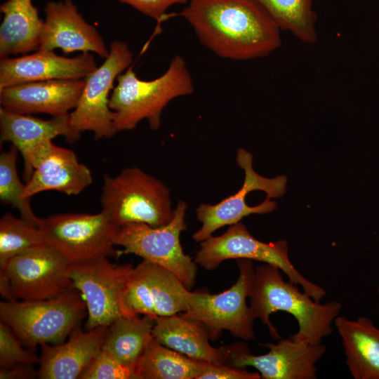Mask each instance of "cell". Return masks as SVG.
Wrapping results in <instances>:
<instances>
[{
    "mask_svg": "<svg viewBox=\"0 0 379 379\" xmlns=\"http://www.w3.org/2000/svg\"><path fill=\"white\" fill-rule=\"evenodd\" d=\"M248 298L255 318L267 327L272 338L279 340L281 337L270 317L282 311L293 316L298 322V331L291 336L312 345L321 343L324 338L333 333L332 324L342 308L337 300L324 304L314 300L302 293L297 284L285 281L277 267L266 263L255 269Z\"/></svg>",
    "mask_w": 379,
    "mask_h": 379,
    "instance_id": "cell-2",
    "label": "cell"
},
{
    "mask_svg": "<svg viewBox=\"0 0 379 379\" xmlns=\"http://www.w3.org/2000/svg\"><path fill=\"white\" fill-rule=\"evenodd\" d=\"M39 49L93 53L105 59L109 53L96 28L85 20L71 0L46 3Z\"/></svg>",
    "mask_w": 379,
    "mask_h": 379,
    "instance_id": "cell-16",
    "label": "cell"
},
{
    "mask_svg": "<svg viewBox=\"0 0 379 379\" xmlns=\"http://www.w3.org/2000/svg\"><path fill=\"white\" fill-rule=\"evenodd\" d=\"M86 315V303L75 288L51 299L0 303L1 321L32 350L63 343Z\"/></svg>",
    "mask_w": 379,
    "mask_h": 379,
    "instance_id": "cell-5",
    "label": "cell"
},
{
    "mask_svg": "<svg viewBox=\"0 0 379 379\" xmlns=\"http://www.w3.org/2000/svg\"><path fill=\"white\" fill-rule=\"evenodd\" d=\"M258 372H250L244 368H235L227 365L208 363L197 377V379H260Z\"/></svg>",
    "mask_w": 379,
    "mask_h": 379,
    "instance_id": "cell-33",
    "label": "cell"
},
{
    "mask_svg": "<svg viewBox=\"0 0 379 379\" xmlns=\"http://www.w3.org/2000/svg\"><path fill=\"white\" fill-rule=\"evenodd\" d=\"M79 379H137L133 370L101 350Z\"/></svg>",
    "mask_w": 379,
    "mask_h": 379,
    "instance_id": "cell-31",
    "label": "cell"
},
{
    "mask_svg": "<svg viewBox=\"0 0 379 379\" xmlns=\"http://www.w3.org/2000/svg\"><path fill=\"white\" fill-rule=\"evenodd\" d=\"M190 290L168 270L142 260L130 273L121 297L123 316L154 319L185 312Z\"/></svg>",
    "mask_w": 379,
    "mask_h": 379,
    "instance_id": "cell-12",
    "label": "cell"
},
{
    "mask_svg": "<svg viewBox=\"0 0 379 379\" xmlns=\"http://www.w3.org/2000/svg\"><path fill=\"white\" fill-rule=\"evenodd\" d=\"M154 324V319L148 315L122 316L108 326L102 350L135 373L153 338Z\"/></svg>",
    "mask_w": 379,
    "mask_h": 379,
    "instance_id": "cell-24",
    "label": "cell"
},
{
    "mask_svg": "<svg viewBox=\"0 0 379 379\" xmlns=\"http://www.w3.org/2000/svg\"><path fill=\"white\" fill-rule=\"evenodd\" d=\"M107 257L71 264V277L86 306L87 330L109 326L123 316L121 297L133 267L116 265Z\"/></svg>",
    "mask_w": 379,
    "mask_h": 379,
    "instance_id": "cell-14",
    "label": "cell"
},
{
    "mask_svg": "<svg viewBox=\"0 0 379 379\" xmlns=\"http://www.w3.org/2000/svg\"><path fill=\"white\" fill-rule=\"evenodd\" d=\"M237 163L244 171L241 187L216 204H201L196 209L201 227L192 239L201 242L222 227L232 225L251 214H265L277 208L272 198L282 197L286 191L287 178L278 175L269 178L259 175L253 168V155L245 149H239Z\"/></svg>",
    "mask_w": 379,
    "mask_h": 379,
    "instance_id": "cell-6",
    "label": "cell"
},
{
    "mask_svg": "<svg viewBox=\"0 0 379 379\" xmlns=\"http://www.w3.org/2000/svg\"><path fill=\"white\" fill-rule=\"evenodd\" d=\"M259 345L268 348L269 352L254 355L242 342L228 345L227 365L239 368L252 366L263 379H315L316 364L326 352L321 343L309 344L291 336L280 338L277 343L266 342Z\"/></svg>",
    "mask_w": 379,
    "mask_h": 379,
    "instance_id": "cell-15",
    "label": "cell"
},
{
    "mask_svg": "<svg viewBox=\"0 0 379 379\" xmlns=\"http://www.w3.org/2000/svg\"><path fill=\"white\" fill-rule=\"evenodd\" d=\"M69 114L42 119L1 107V143L11 142L22 155L35 145L58 136H63L73 142L80 138L81 133L72 128Z\"/></svg>",
    "mask_w": 379,
    "mask_h": 379,
    "instance_id": "cell-22",
    "label": "cell"
},
{
    "mask_svg": "<svg viewBox=\"0 0 379 379\" xmlns=\"http://www.w3.org/2000/svg\"><path fill=\"white\" fill-rule=\"evenodd\" d=\"M208 364L168 348L153 336L136 365L135 373L137 379H197Z\"/></svg>",
    "mask_w": 379,
    "mask_h": 379,
    "instance_id": "cell-25",
    "label": "cell"
},
{
    "mask_svg": "<svg viewBox=\"0 0 379 379\" xmlns=\"http://www.w3.org/2000/svg\"><path fill=\"white\" fill-rule=\"evenodd\" d=\"M100 204L118 228L129 223L161 227L175 213L169 188L137 166L126 167L114 176L104 174Z\"/></svg>",
    "mask_w": 379,
    "mask_h": 379,
    "instance_id": "cell-4",
    "label": "cell"
},
{
    "mask_svg": "<svg viewBox=\"0 0 379 379\" xmlns=\"http://www.w3.org/2000/svg\"><path fill=\"white\" fill-rule=\"evenodd\" d=\"M18 150L11 145L0 154V200L17 209L20 217L30 224L40 227L42 218L37 217L31 205L32 198L23 196L25 184L19 178L17 171Z\"/></svg>",
    "mask_w": 379,
    "mask_h": 379,
    "instance_id": "cell-29",
    "label": "cell"
},
{
    "mask_svg": "<svg viewBox=\"0 0 379 379\" xmlns=\"http://www.w3.org/2000/svg\"><path fill=\"white\" fill-rule=\"evenodd\" d=\"M194 260L206 270H214L226 260L248 259L277 267L289 281L302 287L312 299L320 302L326 295L320 286L301 274L288 258L286 240L265 243L255 239L241 221L230 225L222 234L211 235L200 242Z\"/></svg>",
    "mask_w": 379,
    "mask_h": 379,
    "instance_id": "cell-7",
    "label": "cell"
},
{
    "mask_svg": "<svg viewBox=\"0 0 379 379\" xmlns=\"http://www.w3.org/2000/svg\"><path fill=\"white\" fill-rule=\"evenodd\" d=\"M41 230L6 213L0 220V267L11 258L46 246Z\"/></svg>",
    "mask_w": 379,
    "mask_h": 379,
    "instance_id": "cell-28",
    "label": "cell"
},
{
    "mask_svg": "<svg viewBox=\"0 0 379 379\" xmlns=\"http://www.w3.org/2000/svg\"><path fill=\"white\" fill-rule=\"evenodd\" d=\"M181 15L220 58H262L281 43L280 28L256 0H188Z\"/></svg>",
    "mask_w": 379,
    "mask_h": 379,
    "instance_id": "cell-1",
    "label": "cell"
},
{
    "mask_svg": "<svg viewBox=\"0 0 379 379\" xmlns=\"http://www.w3.org/2000/svg\"><path fill=\"white\" fill-rule=\"evenodd\" d=\"M39 376L33 365L18 364L0 368V379H32Z\"/></svg>",
    "mask_w": 379,
    "mask_h": 379,
    "instance_id": "cell-34",
    "label": "cell"
},
{
    "mask_svg": "<svg viewBox=\"0 0 379 379\" xmlns=\"http://www.w3.org/2000/svg\"><path fill=\"white\" fill-rule=\"evenodd\" d=\"M84 85L85 79L15 84L0 90V104L1 107L19 114L66 115L76 107Z\"/></svg>",
    "mask_w": 379,
    "mask_h": 379,
    "instance_id": "cell-18",
    "label": "cell"
},
{
    "mask_svg": "<svg viewBox=\"0 0 379 379\" xmlns=\"http://www.w3.org/2000/svg\"><path fill=\"white\" fill-rule=\"evenodd\" d=\"M128 4L142 14L157 20L159 23L166 18V11L175 4H185L188 0H117Z\"/></svg>",
    "mask_w": 379,
    "mask_h": 379,
    "instance_id": "cell-32",
    "label": "cell"
},
{
    "mask_svg": "<svg viewBox=\"0 0 379 379\" xmlns=\"http://www.w3.org/2000/svg\"><path fill=\"white\" fill-rule=\"evenodd\" d=\"M256 1L281 30L289 31L303 43H315L317 14L313 9V0Z\"/></svg>",
    "mask_w": 379,
    "mask_h": 379,
    "instance_id": "cell-26",
    "label": "cell"
},
{
    "mask_svg": "<svg viewBox=\"0 0 379 379\" xmlns=\"http://www.w3.org/2000/svg\"><path fill=\"white\" fill-rule=\"evenodd\" d=\"M25 345L11 327L0 321V367L9 368L18 364L34 365L39 363L32 349Z\"/></svg>",
    "mask_w": 379,
    "mask_h": 379,
    "instance_id": "cell-30",
    "label": "cell"
},
{
    "mask_svg": "<svg viewBox=\"0 0 379 379\" xmlns=\"http://www.w3.org/2000/svg\"><path fill=\"white\" fill-rule=\"evenodd\" d=\"M0 269L16 300L51 299L75 288L71 264L47 245L11 258Z\"/></svg>",
    "mask_w": 379,
    "mask_h": 379,
    "instance_id": "cell-13",
    "label": "cell"
},
{
    "mask_svg": "<svg viewBox=\"0 0 379 379\" xmlns=\"http://www.w3.org/2000/svg\"><path fill=\"white\" fill-rule=\"evenodd\" d=\"M97 68L92 53L67 58L53 51L38 49L31 54L1 59L0 90L25 82L85 79Z\"/></svg>",
    "mask_w": 379,
    "mask_h": 379,
    "instance_id": "cell-17",
    "label": "cell"
},
{
    "mask_svg": "<svg viewBox=\"0 0 379 379\" xmlns=\"http://www.w3.org/2000/svg\"><path fill=\"white\" fill-rule=\"evenodd\" d=\"M154 338L163 345L201 361L227 365L229 347H213L210 334L197 321L180 314L154 319Z\"/></svg>",
    "mask_w": 379,
    "mask_h": 379,
    "instance_id": "cell-20",
    "label": "cell"
},
{
    "mask_svg": "<svg viewBox=\"0 0 379 379\" xmlns=\"http://www.w3.org/2000/svg\"><path fill=\"white\" fill-rule=\"evenodd\" d=\"M344 348L346 364L355 379H379V328L364 317L338 316L333 322Z\"/></svg>",
    "mask_w": 379,
    "mask_h": 379,
    "instance_id": "cell-21",
    "label": "cell"
},
{
    "mask_svg": "<svg viewBox=\"0 0 379 379\" xmlns=\"http://www.w3.org/2000/svg\"><path fill=\"white\" fill-rule=\"evenodd\" d=\"M92 182L91 171L78 161L49 174L33 172L25 183L23 196L32 198L36 194L50 190L67 195H77L91 185Z\"/></svg>",
    "mask_w": 379,
    "mask_h": 379,
    "instance_id": "cell-27",
    "label": "cell"
},
{
    "mask_svg": "<svg viewBox=\"0 0 379 379\" xmlns=\"http://www.w3.org/2000/svg\"><path fill=\"white\" fill-rule=\"evenodd\" d=\"M110 98L109 107L114 113V124L117 131L134 129L143 119L156 131L161 124L164 109L173 99L194 92L191 74L185 60L174 56L166 71L158 78L145 81L139 79L130 66L117 79Z\"/></svg>",
    "mask_w": 379,
    "mask_h": 379,
    "instance_id": "cell-3",
    "label": "cell"
},
{
    "mask_svg": "<svg viewBox=\"0 0 379 379\" xmlns=\"http://www.w3.org/2000/svg\"><path fill=\"white\" fill-rule=\"evenodd\" d=\"M239 277L229 289L220 293L192 292L187 295L184 317L197 321L208 330L211 339L215 340L222 331L244 340H254V313L246 303L254 279L255 268L251 260L239 259Z\"/></svg>",
    "mask_w": 379,
    "mask_h": 379,
    "instance_id": "cell-8",
    "label": "cell"
},
{
    "mask_svg": "<svg viewBox=\"0 0 379 379\" xmlns=\"http://www.w3.org/2000/svg\"><path fill=\"white\" fill-rule=\"evenodd\" d=\"M378 293L379 294V285H378Z\"/></svg>",
    "mask_w": 379,
    "mask_h": 379,
    "instance_id": "cell-36",
    "label": "cell"
},
{
    "mask_svg": "<svg viewBox=\"0 0 379 379\" xmlns=\"http://www.w3.org/2000/svg\"><path fill=\"white\" fill-rule=\"evenodd\" d=\"M107 329L108 326H98L83 331L78 326L67 342L41 345L38 378L79 379L102 350Z\"/></svg>",
    "mask_w": 379,
    "mask_h": 379,
    "instance_id": "cell-19",
    "label": "cell"
},
{
    "mask_svg": "<svg viewBox=\"0 0 379 379\" xmlns=\"http://www.w3.org/2000/svg\"><path fill=\"white\" fill-rule=\"evenodd\" d=\"M109 49L103 63L85 78L79 100L69 114L74 130L79 133L92 132L95 140L110 138L117 133L109 98L115 80L133 60V53L124 41H114Z\"/></svg>",
    "mask_w": 379,
    "mask_h": 379,
    "instance_id": "cell-11",
    "label": "cell"
},
{
    "mask_svg": "<svg viewBox=\"0 0 379 379\" xmlns=\"http://www.w3.org/2000/svg\"><path fill=\"white\" fill-rule=\"evenodd\" d=\"M0 58L26 55L39 49L44 20L32 0H8L1 5Z\"/></svg>",
    "mask_w": 379,
    "mask_h": 379,
    "instance_id": "cell-23",
    "label": "cell"
},
{
    "mask_svg": "<svg viewBox=\"0 0 379 379\" xmlns=\"http://www.w3.org/2000/svg\"><path fill=\"white\" fill-rule=\"evenodd\" d=\"M187 205L180 200L171 221L154 227L145 223H129L119 227L114 237L115 246L124 253L138 255L173 272L190 290L195 284L197 264L184 253L180 236L187 229Z\"/></svg>",
    "mask_w": 379,
    "mask_h": 379,
    "instance_id": "cell-9",
    "label": "cell"
},
{
    "mask_svg": "<svg viewBox=\"0 0 379 379\" xmlns=\"http://www.w3.org/2000/svg\"><path fill=\"white\" fill-rule=\"evenodd\" d=\"M39 228L46 244L70 264L116 254L114 237L118 227L102 211L51 215L42 218Z\"/></svg>",
    "mask_w": 379,
    "mask_h": 379,
    "instance_id": "cell-10",
    "label": "cell"
},
{
    "mask_svg": "<svg viewBox=\"0 0 379 379\" xmlns=\"http://www.w3.org/2000/svg\"><path fill=\"white\" fill-rule=\"evenodd\" d=\"M0 293L6 300H16L12 293L9 281L1 270H0Z\"/></svg>",
    "mask_w": 379,
    "mask_h": 379,
    "instance_id": "cell-35",
    "label": "cell"
}]
</instances>
